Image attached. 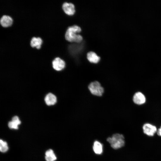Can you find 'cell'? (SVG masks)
<instances>
[{
  "mask_svg": "<svg viewBox=\"0 0 161 161\" xmlns=\"http://www.w3.org/2000/svg\"><path fill=\"white\" fill-rule=\"evenodd\" d=\"M81 31L80 27L76 25L69 27L67 29L65 35L66 40L70 42H80L83 40L81 35L78 34Z\"/></svg>",
  "mask_w": 161,
  "mask_h": 161,
  "instance_id": "obj_1",
  "label": "cell"
},
{
  "mask_svg": "<svg viewBox=\"0 0 161 161\" xmlns=\"http://www.w3.org/2000/svg\"><path fill=\"white\" fill-rule=\"evenodd\" d=\"M123 136L120 134H115L113 135L111 137H109L107 141L110 144L112 148L117 149L123 146L125 144Z\"/></svg>",
  "mask_w": 161,
  "mask_h": 161,
  "instance_id": "obj_2",
  "label": "cell"
},
{
  "mask_svg": "<svg viewBox=\"0 0 161 161\" xmlns=\"http://www.w3.org/2000/svg\"><path fill=\"white\" fill-rule=\"evenodd\" d=\"M88 88L92 95L97 96H101L104 92L103 88L97 81L91 83L88 86Z\"/></svg>",
  "mask_w": 161,
  "mask_h": 161,
  "instance_id": "obj_3",
  "label": "cell"
},
{
  "mask_svg": "<svg viewBox=\"0 0 161 161\" xmlns=\"http://www.w3.org/2000/svg\"><path fill=\"white\" fill-rule=\"evenodd\" d=\"M62 8L64 13L69 16L72 15L75 13V6L71 3H64L62 6Z\"/></svg>",
  "mask_w": 161,
  "mask_h": 161,
  "instance_id": "obj_4",
  "label": "cell"
},
{
  "mask_svg": "<svg viewBox=\"0 0 161 161\" xmlns=\"http://www.w3.org/2000/svg\"><path fill=\"white\" fill-rule=\"evenodd\" d=\"M144 133L149 136H153L157 131L156 127L151 124L147 123L144 124L143 126Z\"/></svg>",
  "mask_w": 161,
  "mask_h": 161,
  "instance_id": "obj_5",
  "label": "cell"
},
{
  "mask_svg": "<svg viewBox=\"0 0 161 161\" xmlns=\"http://www.w3.org/2000/svg\"><path fill=\"white\" fill-rule=\"evenodd\" d=\"M53 68L57 71H61L65 67L64 61L59 57L56 58L52 62Z\"/></svg>",
  "mask_w": 161,
  "mask_h": 161,
  "instance_id": "obj_6",
  "label": "cell"
},
{
  "mask_svg": "<svg viewBox=\"0 0 161 161\" xmlns=\"http://www.w3.org/2000/svg\"><path fill=\"white\" fill-rule=\"evenodd\" d=\"M133 100L135 103L141 105L145 102L146 99L145 96L143 93L140 92H138L134 95Z\"/></svg>",
  "mask_w": 161,
  "mask_h": 161,
  "instance_id": "obj_7",
  "label": "cell"
},
{
  "mask_svg": "<svg viewBox=\"0 0 161 161\" xmlns=\"http://www.w3.org/2000/svg\"><path fill=\"white\" fill-rule=\"evenodd\" d=\"M13 22L12 18L9 16L4 15L0 19V24L1 26L4 27H7L11 26Z\"/></svg>",
  "mask_w": 161,
  "mask_h": 161,
  "instance_id": "obj_8",
  "label": "cell"
},
{
  "mask_svg": "<svg viewBox=\"0 0 161 161\" xmlns=\"http://www.w3.org/2000/svg\"><path fill=\"white\" fill-rule=\"evenodd\" d=\"M88 60L91 63L96 64L100 60V58L95 52L90 51L87 54Z\"/></svg>",
  "mask_w": 161,
  "mask_h": 161,
  "instance_id": "obj_9",
  "label": "cell"
},
{
  "mask_svg": "<svg viewBox=\"0 0 161 161\" xmlns=\"http://www.w3.org/2000/svg\"><path fill=\"white\" fill-rule=\"evenodd\" d=\"M21 123L19 117L17 116L13 117L12 121L9 122L8 126L11 129H18V126Z\"/></svg>",
  "mask_w": 161,
  "mask_h": 161,
  "instance_id": "obj_10",
  "label": "cell"
},
{
  "mask_svg": "<svg viewBox=\"0 0 161 161\" xmlns=\"http://www.w3.org/2000/svg\"><path fill=\"white\" fill-rule=\"evenodd\" d=\"M42 40L39 37H32L30 42V46L33 48L36 47L37 49H39L42 43Z\"/></svg>",
  "mask_w": 161,
  "mask_h": 161,
  "instance_id": "obj_11",
  "label": "cell"
},
{
  "mask_svg": "<svg viewBox=\"0 0 161 161\" xmlns=\"http://www.w3.org/2000/svg\"><path fill=\"white\" fill-rule=\"evenodd\" d=\"M46 104L48 106L55 104L57 101V98L55 95L51 93H49L45 98Z\"/></svg>",
  "mask_w": 161,
  "mask_h": 161,
  "instance_id": "obj_12",
  "label": "cell"
},
{
  "mask_svg": "<svg viewBox=\"0 0 161 161\" xmlns=\"http://www.w3.org/2000/svg\"><path fill=\"white\" fill-rule=\"evenodd\" d=\"M45 159L46 161H55L57 157L53 150L49 149L45 152Z\"/></svg>",
  "mask_w": 161,
  "mask_h": 161,
  "instance_id": "obj_13",
  "label": "cell"
},
{
  "mask_svg": "<svg viewBox=\"0 0 161 161\" xmlns=\"http://www.w3.org/2000/svg\"><path fill=\"white\" fill-rule=\"evenodd\" d=\"M93 148L95 153L97 154H101L103 152V145L98 141H96L94 142Z\"/></svg>",
  "mask_w": 161,
  "mask_h": 161,
  "instance_id": "obj_14",
  "label": "cell"
},
{
  "mask_svg": "<svg viewBox=\"0 0 161 161\" xmlns=\"http://www.w3.org/2000/svg\"><path fill=\"white\" fill-rule=\"evenodd\" d=\"M0 151L3 153L7 152L8 149L7 143L1 140H0Z\"/></svg>",
  "mask_w": 161,
  "mask_h": 161,
  "instance_id": "obj_15",
  "label": "cell"
},
{
  "mask_svg": "<svg viewBox=\"0 0 161 161\" xmlns=\"http://www.w3.org/2000/svg\"><path fill=\"white\" fill-rule=\"evenodd\" d=\"M157 134L158 135L161 136V126L158 130L157 131Z\"/></svg>",
  "mask_w": 161,
  "mask_h": 161,
  "instance_id": "obj_16",
  "label": "cell"
}]
</instances>
